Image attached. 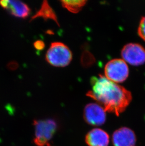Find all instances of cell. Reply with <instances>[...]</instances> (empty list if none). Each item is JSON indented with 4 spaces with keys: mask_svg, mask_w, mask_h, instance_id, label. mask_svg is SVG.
Wrapping results in <instances>:
<instances>
[{
    "mask_svg": "<svg viewBox=\"0 0 145 146\" xmlns=\"http://www.w3.org/2000/svg\"><path fill=\"white\" fill-rule=\"evenodd\" d=\"M90 83L92 90L88 92L87 96L100 104L105 112L119 116L131 102L130 91L105 76L92 77Z\"/></svg>",
    "mask_w": 145,
    "mask_h": 146,
    "instance_id": "obj_1",
    "label": "cell"
},
{
    "mask_svg": "<svg viewBox=\"0 0 145 146\" xmlns=\"http://www.w3.org/2000/svg\"><path fill=\"white\" fill-rule=\"evenodd\" d=\"M47 62L57 67H64L72 60V52L67 46L59 42L51 43L46 54Z\"/></svg>",
    "mask_w": 145,
    "mask_h": 146,
    "instance_id": "obj_2",
    "label": "cell"
},
{
    "mask_svg": "<svg viewBox=\"0 0 145 146\" xmlns=\"http://www.w3.org/2000/svg\"><path fill=\"white\" fill-rule=\"evenodd\" d=\"M34 142L37 146H49V141L57 129V124L52 119L34 120Z\"/></svg>",
    "mask_w": 145,
    "mask_h": 146,
    "instance_id": "obj_3",
    "label": "cell"
},
{
    "mask_svg": "<svg viewBox=\"0 0 145 146\" xmlns=\"http://www.w3.org/2000/svg\"><path fill=\"white\" fill-rule=\"evenodd\" d=\"M104 71L105 77L116 83L125 81L129 76L128 66L121 59H115L109 61L105 67Z\"/></svg>",
    "mask_w": 145,
    "mask_h": 146,
    "instance_id": "obj_4",
    "label": "cell"
},
{
    "mask_svg": "<svg viewBox=\"0 0 145 146\" xmlns=\"http://www.w3.org/2000/svg\"><path fill=\"white\" fill-rule=\"evenodd\" d=\"M123 60L130 65L138 66L145 62V50L136 43H129L124 46L121 52Z\"/></svg>",
    "mask_w": 145,
    "mask_h": 146,
    "instance_id": "obj_5",
    "label": "cell"
},
{
    "mask_svg": "<svg viewBox=\"0 0 145 146\" xmlns=\"http://www.w3.org/2000/svg\"><path fill=\"white\" fill-rule=\"evenodd\" d=\"M84 119L90 125L100 126L104 124L106 120L105 109L97 104L90 103L84 109Z\"/></svg>",
    "mask_w": 145,
    "mask_h": 146,
    "instance_id": "obj_6",
    "label": "cell"
},
{
    "mask_svg": "<svg viewBox=\"0 0 145 146\" xmlns=\"http://www.w3.org/2000/svg\"><path fill=\"white\" fill-rule=\"evenodd\" d=\"M0 6L11 15L17 18L26 19L29 16L31 13L29 6L19 1H1Z\"/></svg>",
    "mask_w": 145,
    "mask_h": 146,
    "instance_id": "obj_7",
    "label": "cell"
},
{
    "mask_svg": "<svg viewBox=\"0 0 145 146\" xmlns=\"http://www.w3.org/2000/svg\"><path fill=\"white\" fill-rule=\"evenodd\" d=\"M112 141L114 146H134L136 138L134 132L130 129L123 127L114 132Z\"/></svg>",
    "mask_w": 145,
    "mask_h": 146,
    "instance_id": "obj_8",
    "label": "cell"
},
{
    "mask_svg": "<svg viewBox=\"0 0 145 146\" xmlns=\"http://www.w3.org/2000/svg\"><path fill=\"white\" fill-rule=\"evenodd\" d=\"M85 141L89 146H108L109 137L104 130L94 129L88 133Z\"/></svg>",
    "mask_w": 145,
    "mask_h": 146,
    "instance_id": "obj_9",
    "label": "cell"
},
{
    "mask_svg": "<svg viewBox=\"0 0 145 146\" xmlns=\"http://www.w3.org/2000/svg\"><path fill=\"white\" fill-rule=\"evenodd\" d=\"M39 17L43 18L46 21L48 19L53 20L59 26H60L58 21V18L57 17L56 14L47 1H43L40 10H39L32 17L30 21Z\"/></svg>",
    "mask_w": 145,
    "mask_h": 146,
    "instance_id": "obj_10",
    "label": "cell"
},
{
    "mask_svg": "<svg viewBox=\"0 0 145 146\" xmlns=\"http://www.w3.org/2000/svg\"><path fill=\"white\" fill-rule=\"evenodd\" d=\"M62 5L69 11L76 13L79 12L82 7L85 5L87 1L85 0L81 1H61Z\"/></svg>",
    "mask_w": 145,
    "mask_h": 146,
    "instance_id": "obj_11",
    "label": "cell"
},
{
    "mask_svg": "<svg viewBox=\"0 0 145 146\" xmlns=\"http://www.w3.org/2000/svg\"><path fill=\"white\" fill-rule=\"evenodd\" d=\"M138 33L140 37L145 41V16L141 19L138 29Z\"/></svg>",
    "mask_w": 145,
    "mask_h": 146,
    "instance_id": "obj_12",
    "label": "cell"
},
{
    "mask_svg": "<svg viewBox=\"0 0 145 146\" xmlns=\"http://www.w3.org/2000/svg\"><path fill=\"white\" fill-rule=\"evenodd\" d=\"M34 46L36 49L38 50H42L45 47V44L44 42L42 40H37L34 42Z\"/></svg>",
    "mask_w": 145,
    "mask_h": 146,
    "instance_id": "obj_13",
    "label": "cell"
}]
</instances>
